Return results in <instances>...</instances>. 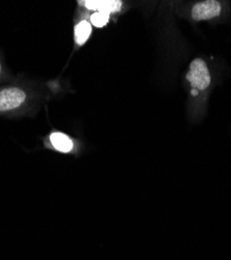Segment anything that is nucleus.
I'll use <instances>...</instances> for the list:
<instances>
[{"label": "nucleus", "mask_w": 231, "mask_h": 260, "mask_svg": "<svg viewBox=\"0 0 231 260\" xmlns=\"http://www.w3.org/2000/svg\"><path fill=\"white\" fill-rule=\"evenodd\" d=\"M186 79L191 82L193 90H197L198 92L208 88V85L211 84V74L203 59L196 58L191 62Z\"/></svg>", "instance_id": "nucleus-1"}, {"label": "nucleus", "mask_w": 231, "mask_h": 260, "mask_svg": "<svg viewBox=\"0 0 231 260\" xmlns=\"http://www.w3.org/2000/svg\"><path fill=\"white\" fill-rule=\"evenodd\" d=\"M26 100V93L17 86L0 91V112H10L20 107Z\"/></svg>", "instance_id": "nucleus-2"}, {"label": "nucleus", "mask_w": 231, "mask_h": 260, "mask_svg": "<svg viewBox=\"0 0 231 260\" xmlns=\"http://www.w3.org/2000/svg\"><path fill=\"white\" fill-rule=\"evenodd\" d=\"M221 14V4L216 0L198 3L192 10V17L194 20L203 21L218 17Z\"/></svg>", "instance_id": "nucleus-3"}, {"label": "nucleus", "mask_w": 231, "mask_h": 260, "mask_svg": "<svg viewBox=\"0 0 231 260\" xmlns=\"http://www.w3.org/2000/svg\"><path fill=\"white\" fill-rule=\"evenodd\" d=\"M79 4L85 6L88 10L107 13L109 15L119 12L122 8V2L120 0H87Z\"/></svg>", "instance_id": "nucleus-4"}, {"label": "nucleus", "mask_w": 231, "mask_h": 260, "mask_svg": "<svg viewBox=\"0 0 231 260\" xmlns=\"http://www.w3.org/2000/svg\"><path fill=\"white\" fill-rule=\"evenodd\" d=\"M49 141L52 147L61 153H69L74 148V143L69 136L59 132L52 133L49 136Z\"/></svg>", "instance_id": "nucleus-5"}, {"label": "nucleus", "mask_w": 231, "mask_h": 260, "mask_svg": "<svg viewBox=\"0 0 231 260\" xmlns=\"http://www.w3.org/2000/svg\"><path fill=\"white\" fill-rule=\"evenodd\" d=\"M92 34L91 22L87 20H82L74 27V38L78 46H82L89 40Z\"/></svg>", "instance_id": "nucleus-6"}, {"label": "nucleus", "mask_w": 231, "mask_h": 260, "mask_svg": "<svg viewBox=\"0 0 231 260\" xmlns=\"http://www.w3.org/2000/svg\"><path fill=\"white\" fill-rule=\"evenodd\" d=\"M91 23L96 26V27H103L104 25H107L109 20H110V15L107 13H100L96 12L91 16Z\"/></svg>", "instance_id": "nucleus-7"}, {"label": "nucleus", "mask_w": 231, "mask_h": 260, "mask_svg": "<svg viewBox=\"0 0 231 260\" xmlns=\"http://www.w3.org/2000/svg\"><path fill=\"white\" fill-rule=\"evenodd\" d=\"M198 93H199V92H198L197 90H192V94H193L194 96H196Z\"/></svg>", "instance_id": "nucleus-8"}, {"label": "nucleus", "mask_w": 231, "mask_h": 260, "mask_svg": "<svg viewBox=\"0 0 231 260\" xmlns=\"http://www.w3.org/2000/svg\"><path fill=\"white\" fill-rule=\"evenodd\" d=\"M0 73H2V63H0Z\"/></svg>", "instance_id": "nucleus-9"}]
</instances>
